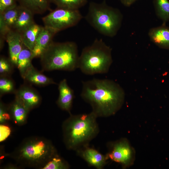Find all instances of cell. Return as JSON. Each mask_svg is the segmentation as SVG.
<instances>
[{"mask_svg": "<svg viewBox=\"0 0 169 169\" xmlns=\"http://www.w3.org/2000/svg\"><path fill=\"white\" fill-rule=\"evenodd\" d=\"M123 16L118 8L101 3L91 2L85 18L89 24L100 34L113 37L117 33Z\"/></svg>", "mask_w": 169, "mask_h": 169, "instance_id": "obj_5", "label": "cell"}, {"mask_svg": "<svg viewBox=\"0 0 169 169\" xmlns=\"http://www.w3.org/2000/svg\"><path fill=\"white\" fill-rule=\"evenodd\" d=\"M107 157L125 167H128L133 162L135 151L128 141L124 139L115 143Z\"/></svg>", "mask_w": 169, "mask_h": 169, "instance_id": "obj_8", "label": "cell"}, {"mask_svg": "<svg viewBox=\"0 0 169 169\" xmlns=\"http://www.w3.org/2000/svg\"><path fill=\"white\" fill-rule=\"evenodd\" d=\"M81 155L90 165L99 169L103 167L108 158L91 148H87L85 149L81 152Z\"/></svg>", "mask_w": 169, "mask_h": 169, "instance_id": "obj_19", "label": "cell"}, {"mask_svg": "<svg viewBox=\"0 0 169 169\" xmlns=\"http://www.w3.org/2000/svg\"><path fill=\"white\" fill-rule=\"evenodd\" d=\"M68 167L67 163L58 155L49 161L42 169H65Z\"/></svg>", "mask_w": 169, "mask_h": 169, "instance_id": "obj_26", "label": "cell"}, {"mask_svg": "<svg viewBox=\"0 0 169 169\" xmlns=\"http://www.w3.org/2000/svg\"><path fill=\"white\" fill-rule=\"evenodd\" d=\"M5 40L8 44L9 58L16 67L18 55L23 46L21 34L11 30L6 35Z\"/></svg>", "mask_w": 169, "mask_h": 169, "instance_id": "obj_12", "label": "cell"}, {"mask_svg": "<svg viewBox=\"0 0 169 169\" xmlns=\"http://www.w3.org/2000/svg\"><path fill=\"white\" fill-rule=\"evenodd\" d=\"M83 18L79 9L57 8L42 18L44 26L57 32L76 25Z\"/></svg>", "mask_w": 169, "mask_h": 169, "instance_id": "obj_7", "label": "cell"}, {"mask_svg": "<svg viewBox=\"0 0 169 169\" xmlns=\"http://www.w3.org/2000/svg\"><path fill=\"white\" fill-rule=\"evenodd\" d=\"M43 27L34 23L21 33L23 45L32 51Z\"/></svg>", "mask_w": 169, "mask_h": 169, "instance_id": "obj_20", "label": "cell"}, {"mask_svg": "<svg viewBox=\"0 0 169 169\" xmlns=\"http://www.w3.org/2000/svg\"><path fill=\"white\" fill-rule=\"evenodd\" d=\"M20 5L34 14H41L50 9L51 0H17Z\"/></svg>", "mask_w": 169, "mask_h": 169, "instance_id": "obj_18", "label": "cell"}, {"mask_svg": "<svg viewBox=\"0 0 169 169\" xmlns=\"http://www.w3.org/2000/svg\"><path fill=\"white\" fill-rule=\"evenodd\" d=\"M80 95L91 105L97 116L107 117L120 109L125 94L120 85L113 80L93 79L82 82Z\"/></svg>", "mask_w": 169, "mask_h": 169, "instance_id": "obj_1", "label": "cell"}, {"mask_svg": "<svg viewBox=\"0 0 169 169\" xmlns=\"http://www.w3.org/2000/svg\"><path fill=\"white\" fill-rule=\"evenodd\" d=\"M32 51L24 45L18 59L16 67L22 77L28 69L32 64Z\"/></svg>", "mask_w": 169, "mask_h": 169, "instance_id": "obj_21", "label": "cell"}, {"mask_svg": "<svg viewBox=\"0 0 169 169\" xmlns=\"http://www.w3.org/2000/svg\"><path fill=\"white\" fill-rule=\"evenodd\" d=\"M22 78L27 83L39 86L56 84L52 79L38 71L32 64L26 70Z\"/></svg>", "mask_w": 169, "mask_h": 169, "instance_id": "obj_15", "label": "cell"}, {"mask_svg": "<svg viewBox=\"0 0 169 169\" xmlns=\"http://www.w3.org/2000/svg\"><path fill=\"white\" fill-rule=\"evenodd\" d=\"M17 0H0V13L17 5Z\"/></svg>", "mask_w": 169, "mask_h": 169, "instance_id": "obj_28", "label": "cell"}, {"mask_svg": "<svg viewBox=\"0 0 169 169\" xmlns=\"http://www.w3.org/2000/svg\"><path fill=\"white\" fill-rule=\"evenodd\" d=\"M148 35L155 44L160 48L169 49V27L166 24L151 28Z\"/></svg>", "mask_w": 169, "mask_h": 169, "instance_id": "obj_14", "label": "cell"}, {"mask_svg": "<svg viewBox=\"0 0 169 169\" xmlns=\"http://www.w3.org/2000/svg\"><path fill=\"white\" fill-rule=\"evenodd\" d=\"M96 115H71L63 123L64 143L67 148L74 149L89 141L97 135L98 127Z\"/></svg>", "mask_w": 169, "mask_h": 169, "instance_id": "obj_3", "label": "cell"}, {"mask_svg": "<svg viewBox=\"0 0 169 169\" xmlns=\"http://www.w3.org/2000/svg\"><path fill=\"white\" fill-rule=\"evenodd\" d=\"M11 119L8 105H7L0 101V123L4 124Z\"/></svg>", "mask_w": 169, "mask_h": 169, "instance_id": "obj_27", "label": "cell"}, {"mask_svg": "<svg viewBox=\"0 0 169 169\" xmlns=\"http://www.w3.org/2000/svg\"><path fill=\"white\" fill-rule=\"evenodd\" d=\"M153 5L157 17L166 24L169 21V1L153 0Z\"/></svg>", "mask_w": 169, "mask_h": 169, "instance_id": "obj_22", "label": "cell"}, {"mask_svg": "<svg viewBox=\"0 0 169 169\" xmlns=\"http://www.w3.org/2000/svg\"><path fill=\"white\" fill-rule=\"evenodd\" d=\"M20 5L9 9L0 13V39L6 40L8 33L12 30L19 15Z\"/></svg>", "mask_w": 169, "mask_h": 169, "instance_id": "obj_10", "label": "cell"}, {"mask_svg": "<svg viewBox=\"0 0 169 169\" xmlns=\"http://www.w3.org/2000/svg\"><path fill=\"white\" fill-rule=\"evenodd\" d=\"M137 0H120L122 4L124 6L129 7L133 4Z\"/></svg>", "mask_w": 169, "mask_h": 169, "instance_id": "obj_30", "label": "cell"}, {"mask_svg": "<svg viewBox=\"0 0 169 169\" xmlns=\"http://www.w3.org/2000/svg\"><path fill=\"white\" fill-rule=\"evenodd\" d=\"M11 132L10 128L5 125H0V141L5 140L9 135Z\"/></svg>", "mask_w": 169, "mask_h": 169, "instance_id": "obj_29", "label": "cell"}, {"mask_svg": "<svg viewBox=\"0 0 169 169\" xmlns=\"http://www.w3.org/2000/svg\"><path fill=\"white\" fill-rule=\"evenodd\" d=\"M16 89L14 81L11 76L0 77V96L8 94H14Z\"/></svg>", "mask_w": 169, "mask_h": 169, "instance_id": "obj_24", "label": "cell"}, {"mask_svg": "<svg viewBox=\"0 0 169 169\" xmlns=\"http://www.w3.org/2000/svg\"><path fill=\"white\" fill-rule=\"evenodd\" d=\"M57 33L56 31L51 28L45 26L43 27L32 51L33 58L40 57L53 42V38Z\"/></svg>", "mask_w": 169, "mask_h": 169, "instance_id": "obj_11", "label": "cell"}, {"mask_svg": "<svg viewBox=\"0 0 169 169\" xmlns=\"http://www.w3.org/2000/svg\"><path fill=\"white\" fill-rule=\"evenodd\" d=\"M14 94L15 97L29 111L38 106L41 102L40 94L30 84L26 83L22 84L16 90Z\"/></svg>", "mask_w": 169, "mask_h": 169, "instance_id": "obj_9", "label": "cell"}, {"mask_svg": "<svg viewBox=\"0 0 169 169\" xmlns=\"http://www.w3.org/2000/svg\"><path fill=\"white\" fill-rule=\"evenodd\" d=\"M57 8L77 10L85 6L87 0H51Z\"/></svg>", "mask_w": 169, "mask_h": 169, "instance_id": "obj_23", "label": "cell"}, {"mask_svg": "<svg viewBox=\"0 0 169 169\" xmlns=\"http://www.w3.org/2000/svg\"><path fill=\"white\" fill-rule=\"evenodd\" d=\"M57 155L56 150L50 141L37 136L26 138L10 155L22 166L41 169Z\"/></svg>", "mask_w": 169, "mask_h": 169, "instance_id": "obj_2", "label": "cell"}, {"mask_svg": "<svg viewBox=\"0 0 169 169\" xmlns=\"http://www.w3.org/2000/svg\"><path fill=\"white\" fill-rule=\"evenodd\" d=\"M20 7L19 15L12 30L21 33L35 23L34 14L29 10Z\"/></svg>", "mask_w": 169, "mask_h": 169, "instance_id": "obj_17", "label": "cell"}, {"mask_svg": "<svg viewBox=\"0 0 169 169\" xmlns=\"http://www.w3.org/2000/svg\"><path fill=\"white\" fill-rule=\"evenodd\" d=\"M79 57L75 43L53 41L40 58L43 71H71L78 68Z\"/></svg>", "mask_w": 169, "mask_h": 169, "instance_id": "obj_4", "label": "cell"}, {"mask_svg": "<svg viewBox=\"0 0 169 169\" xmlns=\"http://www.w3.org/2000/svg\"><path fill=\"white\" fill-rule=\"evenodd\" d=\"M8 106L11 118L18 125L23 124L30 111L16 97Z\"/></svg>", "mask_w": 169, "mask_h": 169, "instance_id": "obj_16", "label": "cell"}, {"mask_svg": "<svg viewBox=\"0 0 169 169\" xmlns=\"http://www.w3.org/2000/svg\"><path fill=\"white\" fill-rule=\"evenodd\" d=\"M111 50L102 39L96 38L83 49L79 56L78 68L86 75L106 73L112 62Z\"/></svg>", "mask_w": 169, "mask_h": 169, "instance_id": "obj_6", "label": "cell"}, {"mask_svg": "<svg viewBox=\"0 0 169 169\" xmlns=\"http://www.w3.org/2000/svg\"><path fill=\"white\" fill-rule=\"evenodd\" d=\"M15 67L9 58L1 56L0 58V77L11 76Z\"/></svg>", "mask_w": 169, "mask_h": 169, "instance_id": "obj_25", "label": "cell"}, {"mask_svg": "<svg viewBox=\"0 0 169 169\" xmlns=\"http://www.w3.org/2000/svg\"><path fill=\"white\" fill-rule=\"evenodd\" d=\"M58 90L59 96L56 102L57 105L62 110L70 112L74 97V90L68 85L65 79L59 83Z\"/></svg>", "mask_w": 169, "mask_h": 169, "instance_id": "obj_13", "label": "cell"}]
</instances>
